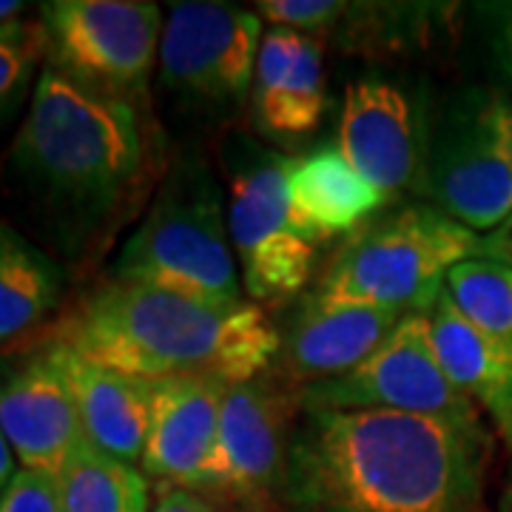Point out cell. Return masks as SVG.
I'll list each match as a JSON object with an SVG mask.
<instances>
[{"instance_id": "1", "label": "cell", "mask_w": 512, "mask_h": 512, "mask_svg": "<svg viewBox=\"0 0 512 512\" xmlns=\"http://www.w3.org/2000/svg\"><path fill=\"white\" fill-rule=\"evenodd\" d=\"M490 430L390 410H302L282 501L291 512H484Z\"/></svg>"}, {"instance_id": "2", "label": "cell", "mask_w": 512, "mask_h": 512, "mask_svg": "<svg viewBox=\"0 0 512 512\" xmlns=\"http://www.w3.org/2000/svg\"><path fill=\"white\" fill-rule=\"evenodd\" d=\"M52 339L94 365L148 382H251L282 348V333L251 299L220 305L117 279L89 293Z\"/></svg>"}, {"instance_id": "3", "label": "cell", "mask_w": 512, "mask_h": 512, "mask_svg": "<svg viewBox=\"0 0 512 512\" xmlns=\"http://www.w3.org/2000/svg\"><path fill=\"white\" fill-rule=\"evenodd\" d=\"M146 148L134 103L46 66L12 146V171L52 211L94 225L140 185Z\"/></svg>"}, {"instance_id": "4", "label": "cell", "mask_w": 512, "mask_h": 512, "mask_svg": "<svg viewBox=\"0 0 512 512\" xmlns=\"http://www.w3.org/2000/svg\"><path fill=\"white\" fill-rule=\"evenodd\" d=\"M114 279L220 305L248 299L222 191L202 160L183 157L168 171L146 220L117 254Z\"/></svg>"}, {"instance_id": "5", "label": "cell", "mask_w": 512, "mask_h": 512, "mask_svg": "<svg viewBox=\"0 0 512 512\" xmlns=\"http://www.w3.org/2000/svg\"><path fill=\"white\" fill-rule=\"evenodd\" d=\"M476 231L430 202L365 222L333 256L316 296L396 313H430L450 271L478 256Z\"/></svg>"}, {"instance_id": "6", "label": "cell", "mask_w": 512, "mask_h": 512, "mask_svg": "<svg viewBox=\"0 0 512 512\" xmlns=\"http://www.w3.org/2000/svg\"><path fill=\"white\" fill-rule=\"evenodd\" d=\"M510 109L493 89H461L427 128L421 197L476 234L512 214Z\"/></svg>"}, {"instance_id": "7", "label": "cell", "mask_w": 512, "mask_h": 512, "mask_svg": "<svg viewBox=\"0 0 512 512\" xmlns=\"http://www.w3.org/2000/svg\"><path fill=\"white\" fill-rule=\"evenodd\" d=\"M302 410H390L447 421L464 430H487L447 367L430 333V313H407L362 365L328 382L296 390Z\"/></svg>"}, {"instance_id": "8", "label": "cell", "mask_w": 512, "mask_h": 512, "mask_svg": "<svg viewBox=\"0 0 512 512\" xmlns=\"http://www.w3.org/2000/svg\"><path fill=\"white\" fill-rule=\"evenodd\" d=\"M296 157L245 151L234 165L228 234L245 296L254 305L288 302L311 282L319 239L296 220L288 180Z\"/></svg>"}, {"instance_id": "9", "label": "cell", "mask_w": 512, "mask_h": 512, "mask_svg": "<svg viewBox=\"0 0 512 512\" xmlns=\"http://www.w3.org/2000/svg\"><path fill=\"white\" fill-rule=\"evenodd\" d=\"M49 66L120 100H143L160 60L163 18L151 0H52L40 6Z\"/></svg>"}, {"instance_id": "10", "label": "cell", "mask_w": 512, "mask_h": 512, "mask_svg": "<svg viewBox=\"0 0 512 512\" xmlns=\"http://www.w3.org/2000/svg\"><path fill=\"white\" fill-rule=\"evenodd\" d=\"M262 18L214 0L174 3L160 40V80L168 92L237 109L254 92Z\"/></svg>"}, {"instance_id": "11", "label": "cell", "mask_w": 512, "mask_h": 512, "mask_svg": "<svg viewBox=\"0 0 512 512\" xmlns=\"http://www.w3.org/2000/svg\"><path fill=\"white\" fill-rule=\"evenodd\" d=\"M302 413L296 390L268 376L231 384L220 410V433L200 493H214L262 512L282 495L288 447Z\"/></svg>"}, {"instance_id": "12", "label": "cell", "mask_w": 512, "mask_h": 512, "mask_svg": "<svg viewBox=\"0 0 512 512\" xmlns=\"http://www.w3.org/2000/svg\"><path fill=\"white\" fill-rule=\"evenodd\" d=\"M0 430L26 470L63 478L86 444L72 384L55 339L0 367Z\"/></svg>"}, {"instance_id": "13", "label": "cell", "mask_w": 512, "mask_h": 512, "mask_svg": "<svg viewBox=\"0 0 512 512\" xmlns=\"http://www.w3.org/2000/svg\"><path fill=\"white\" fill-rule=\"evenodd\" d=\"M427 128L421 109L384 80H359L345 92L339 151L384 200L424 191Z\"/></svg>"}, {"instance_id": "14", "label": "cell", "mask_w": 512, "mask_h": 512, "mask_svg": "<svg viewBox=\"0 0 512 512\" xmlns=\"http://www.w3.org/2000/svg\"><path fill=\"white\" fill-rule=\"evenodd\" d=\"M407 313L353 302H330L313 293L282 336V379L299 387L328 382L362 365Z\"/></svg>"}, {"instance_id": "15", "label": "cell", "mask_w": 512, "mask_h": 512, "mask_svg": "<svg viewBox=\"0 0 512 512\" xmlns=\"http://www.w3.org/2000/svg\"><path fill=\"white\" fill-rule=\"evenodd\" d=\"M217 379H165L154 382L143 470L171 487L202 490L217 433L225 390Z\"/></svg>"}, {"instance_id": "16", "label": "cell", "mask_w": 512, "mask_h": 512, "mask_svg": "<svg viewBox=\"0 0 512 512\" xmlns=\"http://www.w3.org/2000/svg\"><path fill=\"white\" fill-rule=\"evenodd\" d=\"M256 126L274 140H299L328 109L322 43L274 26L262 37L254 74Z\"/></svg>"}, {"instance_id": "17", "label": "cell", "mask_w": 512, "mask_h": 512, "mask_svg": "<svg viewBox=\"0 0 512 512\" xmlns=\"http://www.w3.org/2000/svg\"><path fill=\"white\" fill-rule=\"evenodd\" d=\"M57 345L63 356V370L72 384L74 402L80 410L86 441L100 453L120 458L126 464L143 461L154 382L94 365L89 359L77 356L72 348H66L63 342Z\"/></svg>"}, {"instance_id": "18", "label": "cell", "mask_w": 512, "mask_h": 512, "mask_svg": "<svg viewBox=\"0 0 512 512\" xmlns=\"http://www.w3.org/2000/svg\"><path fill=\"white\" fill-rule=\"evenodd\" d=\"M430 333L456 387L493 424L512 453V345L470 325L447 291L430 311Z\"/></svg>"}, {"instance_id": "19", "label": "cell", "mask_w": 512, "mask_h": 512, "mask_svg": "<svg viewBox=\"0 0 512 512\" xmlns=\"http://www.w3.org/2000/svg\"><path fill=\"white\" fill-rule=\"evenodd\" d=\"M288 191L296 220L319 242L359 231L387 202L353 171L339 146H325L299 157L293 163Z\"/></svg>"}, {"instance_id": "20", "label": "cell", "mask_w": 512, "mask_h": 512, "mask_svg": "<svg viewBox=\"0 0 512 512\" xmlns=\"http://www.w3.org/2000/svg\"><path fill=\"white\" fill-rule=\"evenodd\" d=\"M63 288L55 259L0 220V348L40 328L60 308Z\"/></svg>"}, {"instance_id": "21", "label": "cell", "mask_w": 512, "mask_h": 512, "mask_svg": "<svg viewBox=\"0 0 512 512\" xmlns=\"http://www.w3.org/2000/svg\"><path fill=\"white\" fill-rule=\"evenodd\" d=\"M60 487L66 512H151L146 476L89 441L74 453Z\"/></svg>"}, {"instance_id": "22", "label": "cell", "mask_w": 512, "mask_h": 512, "mask_svg": "<svg viewBox=\"0 0 512 512\" xmlns=\"http://www.w3.org/2000/svg\"><path fill=\"white\" fill-rule=\"evenodd\" d=\"M444 291L470 325L512 345V268L467 259L450 271Z\"/></svg>"}, {"instance_id": "23", "label": "cell", "mask_w": 512, "mask_h": 512, "mask_svg": "<svg viewBox=\"0 0 512 512\" xmlns=\"http://www.w3.org/2000/svg\"><path fill=\"white\" fill-rule=\"evenodd\" d=\"M46 55V37L43 26L20 20L18 26L0 32V117L18 106V100L26 92L35 66Z\"/></svg>"}, {"instance_id": "24", "label": "cell", "mask_w": 512, "mask_h": 512, "mask_svg": "<svg viewBox=\"0 0 512 512\" xmlns=\"http://www.w3.org/2000/svg\"><path fill=\"white\" fill-rule=\"evenodd\" d=\"M348 3L342 0H262L256 12L262 18L274 20V26L291 29L299 35H322L333 29L348 15Z\"/></svg>"}, {"instance_id": "25", "label": "cell", "mask_w": 512, "mask_h": 512, "mask_svg": "<svg viewBox=\"0 0 512 512\" xmlns=\"http://www.w3.org/2000/svg\"><path fill=\"white\" fill-rule=\"evenodd\" d=\"M0 512H66L60 478L20 467L0 495Z\"/></svg>"}, {"instance_id": "26", "label": "cell", "mask_w": 512, "mask_h": 512, "mask_svg": "<svg viewBox=\"0 0 512 512\" xmlns=\"http://www.w3.org/2000/svg\"><path fill=\"white\" fill-rule=\"evenodd\" d=\"M151 512H222L208 495L191 487H171L165 484V490L157 495V504Z\"/></svg>"}, {"instance_id": "27", "label": "cell", "mask_w": 512, "mask_h": 512, "mask_svg": "<svg viewBox=\"0 0 512 512\" xmlns=\"http://www.w3.org/2000/svg\"><path fill=\"white\" fill-rule=\"evenodd\" d=\"M476 259H490V262H501L512 268V214L498 228L481 237Z\"/></svg>"}, {"instance_id": "28", "label": "cell", "mask_w": 512, "mask_h": 512, "mask_svg": "<svg viewBox=\"0 0 512 512\" xmlns=\"http://www.w3.org/2000/svg\"><path fill=\"white\" fill-rule=\"evenodd\" d=\"M495 35H498V57L504 63V69L512 77V3L498 6V26H495Z\"/></svg>"}, {"instance_id": "29", "label": "cell", "mask_w": 512, "mask_h": 512, "mask_svg": "<svg viewBox=\"0 0 512 512\" xmlns=\"http://www.w3.org/2000/svg\"><path fill=\"white\" fill-rule=\"evenodd\" d=\"M12 476H15V453H12L9 441H6L3 430H0V495L9 487Z\"/></svg>"}, {"instance_id": "30", "label": "cell", "mask_w": 512, "mask_h": 512, "mask_svg": "<svg viewBox=\"0 0 512 512\" xmlns=\"http://www.w3.org/2000/svg\"><path fill=\"white\" fill-rule=\"evenodd\" d=\"M23 20V3L18 0H0V32L18 26Z\"/></svg>"}, {"instance_id": "31", "label": "cell", "mask_w": 512, "mask_h": 512, "mask_svg": "<svg viewBox=\"0 0 512 512\" xmlns=\"http://www.w3.org/2000/svg\"><path fill=\"white\" fill-rule=\"evenodd\" d=\"M495 512H512V464L510 470H507V478H504V487H501V495H498Z\"/></svg>"}, {"instance_id": "32", "label": "cell", "mask_w": 512, "mask_h": 512, "mask_svg": "<svg viewBox=\"0 0 512 512\" xmlns=\"http://www.w3.org/2000/svg\"><path fill=\"white\" fill-rule=\"evenodd\" d=\"M510 137H512V109H510Z\"/></svg>"}]
</instances>
